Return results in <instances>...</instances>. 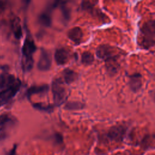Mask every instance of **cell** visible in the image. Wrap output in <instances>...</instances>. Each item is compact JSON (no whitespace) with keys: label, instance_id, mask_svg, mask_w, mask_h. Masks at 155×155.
Listing matches in <instances>:
<instances>
[{"label":"cell","instance_id":"ac0fdd59","mask_svg":"<svg viewBox=\"0 0 155 155\" xmlns=\"http://www.w3.org/2000/svg\"><path fill=\"white\" fill-rule=\"evenodd\" d=\"M66 2H67L66 1H60L59 5H60V9L61 11L63 19L65 21L67 22L70 18V10L66 5L65 4Z\"/></svg>","mask_w":155,"mask_h":155},{"label":"cell","instance_id":"8fae6325","mask_svg":"<svg viewBox=\"0 0 155 155\" xmlns=\"http://www.w3.org/2000/svg\"><path fill=\"white\" fill-rule=\"evenodd\" d=\"M68 38L76 44H79L83 38V33L81 28L79 27H74L70 29L67 33Z\"/></svg>","mask_w":155,"mask_h":155},{"label":"cell","instance_id":"4fadbf2b","mask_svg":"<svg viewBox=\"0 0 155 155\" xmlns=\"http://www.w3.org/2000/svg\"><path fill=\"white\" fill-rule=\"evenodd\" d=\"M49 86L47 84H42L39 85H33L30 87L26 91L27 96L30 98L33 94H45L48 92Z\"/></svg>","mask_w":155,"mask_h":155},{"label":"cell","instance_id":"7402d4cb","mask_svg":"<svg viewBox=\"0 0 155 155\" xmlns=\"http://www.w3.org/2000/svg\"><path fill=\"white\" fill-rule=\"evenodd\" d=\"M16 146L15 145L14 147L12 148V150L8 153V155H13L15 153V151H16Z\"/></svg>","mask_w":155,"mask_h":155},{"label":"cell","instance_id":"e0dca14e","mask_svg":"<svg viewBox=\"0 0 155 155\" xmlns=\"http://www.w3.org/2000/svg\"><path fill=\"white\" fill-rule=\"evenodd\" d=\"M85 104L79 101H68L64 105V109L67 110H79L84 108Z\"/></svg>","mask_w":155,"mask_h":155},{"label":"cell","instance_id":"52a82bcc","mask_svg":"<svg viewBox=\"0 0 155 155\" xmlns=\"http://www.w3.org/2000/svg\"><path fill=\"white\" fill-rule=\"evenodd\" d=\"M96 55L99 59L107 61L114 58H116L114 55L112 47L107 44L99 45L96 49Z\"/></svg>","mask_w":155,"mask_h":155},{"label":"cell","instance_id":"9c48e42d","mask_svg":"<svg viewBox=\"0 0 155 155\" xmlns=\"http://www.w3.org/2000/svg\"><path fill=\"white\" fill-rule=\"evenodd\" d=\"M126 130L122 125H116L112 127L108 132V137L116 141H120L124 138Z\"/></svg>","mask_w":155,"mask_h":155},{"label":"cell","instance_id":"5b68a950","mask_svg":"<svg viewBox=\"0 0 155 155\" xmlns=\"http://www.w3.org/2000/svg\"><path fill=\"white\" fill-rule=\"evenodd\" d=\"M21 86V82L19 79L10 87L0 91V99L7 102L8 100L13 97L19 90Z\"/></svg>","mask_w":155,"mask_h":155},{"label":"cell","instance_id":"ba28073f","mask_svg":"<svg viewBox=\"0 0 155 155\" xmlns=\"http://www.w3.org/2000/svg\"><path fill=\"white\" fill-rule=\"evenodd\" d=\"M54 58L58 65H64L68 63L70 58V53L65 48H58L54 53Z\"/></svg>","mask_w":155,"mask_h":155},{"label":"cell","instance_id":"2e32d148","mask_svg":"<svg viewBox=\"0 0 155 155\" xmlns=\"http://www.w3.org/2000/svg\"><path fill=\"white\" fill-rule=\"evenodd\" d=\"M32 106L34 108L37 110L46 112L48 113H52L54 110V104H45L41 102H35L32 104Z\"/></svg>","mask_w":155,"mask_h":155},{"label":"cell","instance_id":"603a6c76","mask_svg":"<svg viewBox=\"0 0 155 155\" xmlns=\"http://www.w3.org/2000/svg\"><path fill=\"white\" fill-rule=\"evenodd\" d=\"M5 103H7V102H6V101H3V100H1V99H0V107H1L2 105H4Z\"/></svg>","mask_w":155,"mask_h":155},{"label":"cell","instance_id":"6da1fadb","mask_svg":"<svg viewBox=\"0 0 155 155\" xmlns=\"http://www.w3.org/2000/svg\"><path fill=\"white\" fill-rule=\"evenodd\" d=\"M34 40L30 34H27L22 47L21 67L24 72L30 71L33 66V55L36 50Z\"/></svg>","mask_w":155,"mask_h":155},{"label":"cell","instance_id":"ffe728a7","mask_svg":"<svg viewBox=\"0 0 155 155\" xmlns=\"http://www.w3.org/2000/svg\"><path fill=\"white\" fill-rule=\"evenodd\" d=\"M11 118L8 114L4 113L0 115V126H2L10 121Z\"/></svg>","mask_w":155,"mask_h":155},{"label":"cell","instance_id":"3957f363","mask_svg":"<svg viewBox=\"0 0 155 155\" xmlns=\"http://www.w3.org/2000/svg\"><path fill=\"white\" fill-rule=\"evenodd\" d=\"M141 45L149 48L154 45V20L146 22L140 29Z\"/></svg>","mask_w":155,"mask_h":155},{"label":"cell","instance_id":"7c38bea8","mask_svg":"<svg viewBox=\"0 0 155 155\" xmlns=\"http://www.w3.org/2000/svg\"><path fill=\"white\" fill-rule=\"evenodd\" d=\"M16 78L14 75L8 73L0 74V90H4L12 85L16 81Z\"/></svg>","mask_w":155,"mask_h":155},{"label":"cell","instance_id":"30bf717a","mask_svg":"<svg viewBox=\"0 0 155 155\" xmlns=\"http://www.w3.org/2000/svg\"><path fill=\"white\" fill-rule=\"evenodd\" d=\"M129 86L134 92L138 91L142 87V76L140 73H136L129 77Z\"/></svg>","mask_w":155,"mask_h":155},{"label":"cell","instance_id":"9a60e30c","mask_svg":"<svg viewBox=\"0 0 155 155\" xmlns=\"http://www.w3.org/2000/svg\"><path fill=\"white\" fill-rule=\"evenodd\" d=\"M11 26L14 36L17 39H20L22 36V31L20 24V20L18 17H15L12 19Z\"/></svg>","mask_w":155,"mask_h":155},{"label":"cell","instance_id":"277c9868","mask_svg":"<svg viewBox=\"0 0 155 155\" xmlns=\"http://www.w3.org/2000/svg\"><path fill=\"white\" fill-rule=\"evenodd\" d=\"M52 58L50 53L42 48L41 50L39 59L37 64L38 68L42 71H47L50 68Z\"/></svg>","mask_w":155,"mask_h":155},{"label":"cell","instance_id":"d6986e66","mask_svg":"<svg viewBox=\"0 0 155 155\" xmlns=\"http://www.w3.org/2000/svg\"><path fill=\"white\" fill-rule=\"evenodd\" d=\"M94 61V56L90 51H84L81 56V62L82 64L89 65H91Z\"/></svg>","mask_w":155,"mask_h":155},{"label":"cell","instance_id":"5bb4252c","mask_svg":"<svg viewBox=\"0 0 155 155\" xmlns=\"http://www.w3.org/2000/svg\"><path fill=\"white\" fill-rule=\"evenodd\" d=\"M64 82L67 84H72L78 79V73L74 70L66 68L62 72Z\"/></svg>","mask_w":155,"mask_h":155},{"label":"cell","instance_id":"7a4b0ae2","mask_svg":"<svg viewBox=\"0 0 155 155\" xmlns=\"http://www.w3.org/2000/svg\"><path fill=\"white\" fill-rule=\"evenodd\" d=\"M51 91L54 106L59 107L67 101L68 94L64 85V82L61 78H58L53 80Z\"/></svg>","mask_w":155,"mask_h":155},{"label":"cell","instance_id":"8992f818","mask_svg":"<svg viewBox=\"0 0 155 155\" xmlns=\"http://www.w3.org/2000/svg\"><path fill=\"white\" fill-rule=\"evenodd\" d=\"M59 1H54L51 5H50L45 11L42 12L38 18L39 24L44 27H50L52 23L51 19V10L59 5Z\"/></svg>","mask_w":155,"mask_h":155},{"label":"cell","instance_id":"44dd1931","mask_svg":"<svg viewBox=\"0 0 155 155\" xmlns=\"http://www.w3.org/2000/svg\"><path fill=\"white\" fill-rule=\"evenodd\" d=\"M7 7V2L4 1H0V15L5 11Z\"/></svg>","mask_w":155,"mask_h":155}]
</instances>
